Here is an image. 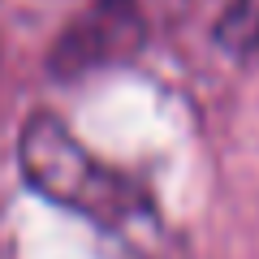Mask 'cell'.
Segmentation results:
<instances>
[{"label": "cell", "mask_w": 259, "mask_h": 259, "mask_svg": "<svg viewBox=\"0 0 259 259\" xmlns=\"http://www.w3.org/2000/svg\"><path fill=\"white\" fill-rule=\"evenodd\" d=\"M18 164L35 186V194H44L48 203L82 216L130 255L160 259L164 221L156 212V199L134 177H125L91 147H82L61 117L30 112L18 139Z\"/></svg>", "instance_id": "obj_1"}, {"label": "cell", "mask_w": 259, "mask_h": 259, "mask_svg": "<svg viewBox=\"0 0 259 259\" xmlns=\"http://www.w3.org/2000/svg\"><path fill=\"white\" fill-rule=\"evenodd\" d=\"M151 35V22L143 18V9L134 0H91L82 13H78L65 35L52 48V69L56 78H78L91 74V69H108L121 65L139 52Z\"/></svg>", "instance_id": "obj_2"}, {"label": "cell", "mask_w": 259, "mask_h": 259, "mask_svg": "<svg viewBox=\"0 0 259 259\" xmlns=\"http://www.w3.org/2000/svg\"><path fill=\"white\" fill-rule=\"evenodd\" d=\"M216 44L229 56H259V0H229L216 22Z\"/></svg>", "instance_id": "obj_3"}, {"label": "cell", "mask_w": 259, "mask_h": 259, "mask_svg": "<svg viewBox=\"0 0 259 259\" xmlns=\"http://www.w3.org/2000/svg\"><path fill=\"white\" fill-rule=\"evenodd\" d=\"M134 5H139L143 18L151 22V30H160V26H168V22H177L194 0H134Z\"/></svg>", "instance_id": "obj_4"}]
</instances>
